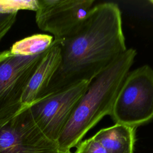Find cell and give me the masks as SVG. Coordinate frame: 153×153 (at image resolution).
Returning a JSON list of instances; mask_svg holds the SVG:
<instances>
[{"label": "cell", "mask_w": 153, "mask_h": 153, "mask_svg": "<svg viewBox=\"0 0 153 153\" xmlns=\"http://www.w3.org/2000/svg\"><path fill=\"white\" fill-rule=\"evenodd\" d=\"M45 52L33 56L14 54L10 50L0 53V122L23 109L24 91Z\"/></svg>", "instance_id": "cell-4"}, {"label": "cell", "mask_w": 153, "mask_h": 153, "mask_svg": "<svg viewBox=\"0 0 153 153\" xmlns=\"http://www.w3.org/2000/svg\"><path fill=\"white\" fill-rule=\"evenodd\" d=\"M75 153H107L105 148L93 137L81 141Z\"/></svg>", "instance_id": "cell-12"}, {"label": "cell", "mask_w": 153, "mask_h": 153, "mask_svg": "<svg viewBox=\"0 0 153 153\" xmlns=\"http://www.w3.org/2000/svg\"><path fill=\"white\" fill-rule=\"evenodd\" d=\"M136 54L135 49L127 48L88 82L56 142L59 152L71 153L91 128L110 115Z\"/></svg>", "instance_id": "cell-2"}, {"label": "cell", "mask_w": 153, "mask_h": 153, "mask_svg": "<svg viewBox=\"0 0 153 153\" xmlns=\"http://www.w3.org/2000/svg\"><path fill=\"white\" fill-rule=\"evenodd\" d=\"M35 20L38 27L62 38L71 33L87 17L93 0H38Z\"/></svg>", "instance_id": "cell-7"}, {"label": "cell", "mask_w": 153, "mask_h": 153, "mask_svg": "<svg viewBox=\"0 0 153 153\" xmlns=\"http://www.w3.org/2000/svg\"><path fill=\"white\" fill-rule=\"evenodd\" d=\"M136 128L121 124L100 129L94 136L107 153H133Z\"/></svg>", "instance_id": "cell-9"}, {"label": "cell", "mask_w": 153, "mask_h": 153, "mask_svg": "<svg viewBox=\"0 0 153 153\" xmlns=\"http://www.w3.org/2000/svg\"><path fill=\"white\" fill-rule=\"evenodd\" d=\"M0 153H59L35 123L29 107L0 122Z\"/></svg>", "instance_id": "cell-5"}, {"label": "cell", "mask_w": 153, "mask_h": 153, "mask_svg": "<svg viewBox=\"0 0 153 153\" xmlns=\"http://www.w3.org/2000/svg\"><path fill=\"white\" fill-rule=\"evenodd\" d=\"M54 37L48 34H35L15 42L10 50L14 54L33 56L45 52L53 44Z\"/></svg>", "instance_id": "cell-10"}, {"label": "cell", "mask_w": 153, "mask_h": 153, "mask_svg": "<svg viewBox=\"0 0 153 153\" xmlns=\"http://www.w3.org/2000/svg\"><path fill=\"white\" fill-rule=\"evenodd\" d=\"M115 124L134 128L153 119V69L144 65L124 79L109 115Z\"/></svg>", "instance_id": "cell-3"}, {"label": "cell", "mask_w": 153, "mask_h": 153, "mask_svg": "<svg viewBox=\"0 0 153 153\" xmlns=\"http://www.w3.org/2000/svg\"><path fill=\"white\" fill-rule=\"evenodd\" d=\"M59 153H62V152H59Z\"/></svg>", "instance_id": "cell-15"}, {"label": "cell", "mask_w": 153, "mask_h": 153, "mask_svg": "<svg viewBox=\"0 0 153 153\" xmlns=\"http://www.w3.org/2000/svg\"><path fill=\"white\" fill-rule=\"evenodd\" d=\"M60 60V45L54 38L53 44L45 52L24 91L22 98L23 108L29 106L45 94Z\"/></svg>", "instance_id": "cell-8"}, {"label": "cell", "mask_w": 153, "mask_h": 153, "mask_svg": "<svg viewBox=\"0 0 153 153\" xmlns=\"http://www.w3.org/2000/svg\"><path fill=\"white\" fill-rule=\"evenodd\" d=\"M148 2H149L150 4H151L153 5V0H149Z\"/></svg>", "instance_id": "cell-14"}, {"label": "cell", "mask_w": 153, "mask_h": 153, "mask_svg": "<svg viewBox=\"0 0 153 153\" xmlns=\"http://www.w3.org/2000/svg\"><path fill=\"white\" fill-rule=\"evenodd\" d=\"M88 82L81 81L49 93L29 106L35 123L47 138L57 142Z\"/></svg>", "instance_id": "cell-6"}, {"label": "cell", "mask_w": 153, "mask_h": 153, "mask_svg": "<svg viewBox=\"0 0 153 153\" xmlns=\"http://www.w3.org/2000/svg\"><path fill=\"white\" fill-rule=\"evenodd\" d=\"M17 13H0V41L14 24Z\"/></svg>", "instance_id": "cell-13"}, {"label": "cell", "mask_w": 153, "mask_h": 153, "mask_svg": "<svg viewBox=\"0 0 153 153\" xmlns=\"http://www.w3.org/2000/svg\"><path fill=\"white\" fill-rule=\"evenodd\" d=\"M54 39L60 45L61 60L44 96L90 82L127 49L121 13L114 2L93 6L71 33Z\"/></svg>", "instance_id": "cell-1"}, {"label": "cell", "mask_w": 153, "mask_h": 153, "mask_svg": "<svg viewBox=\"0 0 153 153\" xmlns=\"http://www.w3.org/2000/svg\"><path fill=\"white\" fill-rule=\"evenodd\" d=\"M38 8V0H0V13H17L20 10H28L36 11Z\"/></svg>", "instance_id": "cell-11"}]
</instances>
